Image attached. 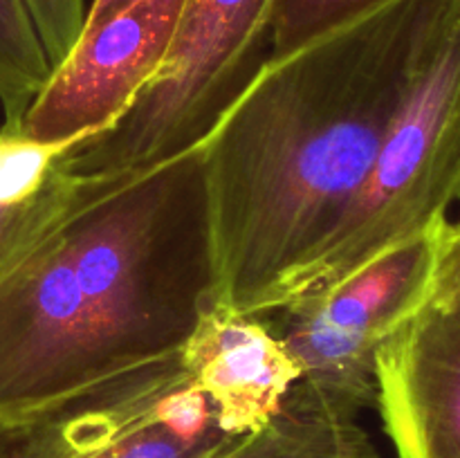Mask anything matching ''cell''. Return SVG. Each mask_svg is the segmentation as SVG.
<instances>
[{
    "instance_id": "9a60e30c",
    "label": "cell",
    "mask_w": 460,
    "mask_h": 458,
    "mask_svg": "<svg viewBox=\"0 0 460 458\" xmlns=\"http://www.w3.org/2000/svg\"><path fill=\"white\" fill-rule=\"evenodd\" d=\"M429 304H460V220L445 223L438 238ZM425 301V304H427Z\"/></svg>"
},
{
    "instance_id": "9c48e42d",
    "label": "cell",
    "mask_w": 460,
    "mask_h": 458,
    "mask_svg": "<svg viewBox=\"0 0 460 458\" xmlns=\"http://www.w3.org/2000/svg\"><path fill=\"white\" fill-rule=\"evenodd\" d=\"M180 357L223 429L234 436H250L268 425L301 380L296 359L259 314L211 308Z\"/></svg>"
},
{
    "instance_id": "8fae6325",
    "label": "cell",
    "mask_w": 460,
    "mask_h": 458,
    "mask_svg": "<svg viewBox=\"0 0 460 458\" xmlns=\"http://www.w3.org/2000/svg\"><path fill=\"white\" fill-rule=\"evenodd\" d=\"M223 458H380L358 411L299 380L277 416Z\"/></svg>"
},
{
    "instance_id": "277c9868",
    "label": "cell",
    "mask_w": 460,
    "mask_h": 458,
    "mask_svg": "<svg viewBox=\"0 0 460 458\" xmlns=\"http://www.w3.org/2000/svg\"><path fill=\"white\" fill-rule=\"evenodd\" d=\"M272 7L184 0L162 66L111 128L67 148V171L126 182L200 148L268 63Z\"/></svg>"
},
{
    "instance_id": "52a82bcc",
    "label": "cell",
    "mask_w": 460,
    "mask_h": 458,
    "mask_svg": "<svg viewBox=\"0 0 460 458\" xmlns=\"http://www.w3.org/2000/svg\"><path fill=\"white\" fill-rule=\"evenodd\" d=\"M182 4L184 0H135L81 31L27 108L18 135L66 144L111 128L164 61Z\"/></svg>"
},
{
    "instance_id": "7c38bea8",
    "label": "cell",
    "mask_w": 460,
    "mask_h": 458,
    "mask_svg": "<svg viewBox=\"0 0 460 458\" xmlns=\"http://www.w3.org/2000/svg\"><path fill=\"white\" fill-rule=\"evenodd\" d=\"M52 75L25 0H0V108L4 133H18L31 106Z\"/></svg>"
},
{
    "instance_id": "6da1fadb",
    "label": "cell",
    "mask_w": 460,
    "mask_h": 458,
    "mask_svg": "<svg viewBox=\"0 0 460 458\" xmlns=\"http://www.w3.org/2000/svg\"><path fill=\"white\" fill-rule=\"evenodd\" d=\"M431 0H386L268 58L202 144L214 308L261 314L362 191L411 79Z\"/></svg>"
},
{
    "instance_id": "7a4b0ae2",
    "label": "cell",
    "mask_w": 460,
    "mask_h": 458,
    "mask_svg": "<svg viewBox=\"0 0 460 458\" xmlns=\"http://www.w3.org/2000/svg\"><path fill=\"white\" fill-rule=\"evenodd\" d=\"M214 296L200 146L108 189L0 278V418L180 353Z\"/></svg>"
},
{
    "instance_id": "8992f818",
    "label": "cell",
    "mask_w": 460,
    "mask_h": 458,
    "mask_svg": "<svg viewBox=\"0 0 460 458\" xmlns=\"http://www.w3.org/2000/svg\"><path fill=\"white\" fill-rule=\"evenodd\" d=\"M445 223L328 290L259 314L296 359L301 380L358 413L376 404L377 350L425 305Z\"/></svg>"
},
{
    "instance_id": "5bb4252c",
    "label": "cell",
    "mask_w": 460,
    "mask_h": 458,
    "mask_svg": "<svg viewBox=\"0 0 460 458\" xmlns=\"http://www.w3.org/2000/svg\"><path fill=\"white\" fill-rule=\"evenodd\" d=\"M25 3L54 70L79 40L88 12L85 0H25Z\"/></svg>"
},
{
    "instance_id": "30bf717a",
    "label": "cell",
    "mask_w": 460,
    "mask_h": 458,
    "mask_svg": "<svg viewBox=\"0 0 460 458\" xmlns=\"http://www.w3.org/2000/svg\"><path fill=\"white\" fill-rule=\"evenodd\" d=\"M0 130V278L34 254L66 220L119 182L76 178L66 151Z\"/></svg>"
},
{
    "instance_id": "5b68a950",
    "label": "cell",
    "mask_w": 460,
    "mask_h": 458,
    "mask_svg": "<svg viewBox=\"0 0 460 458\" xmlns=\"http://www.w3.org/2000/svg\"><path fill=\"white\" fill-rule=\"evenodd\" d=\"M241 438L223 429L180 353L0 418V458H223Z\"/></svg>"
},
{
    "instance_id": "4fadbf2b",
    "label": "cell",
    "mask_w": 460,
    "mask_h": 458,
    "mask_svg": "<svg viewBox=\"0 0 460 458\" xmlns=\"http://www.w3.org/2000/svg\"><path fill=\"white\" fill-rule=\"evenodd\" d=\"M386 0H274L270 58H283Z\"/></svg>"
},
{
    "instance_id": "ba28073f",
    "label": "cell",
    "mask_w": 460,
    "mask_h": 458,
    "mask_svg": "<svg viewBox=\"0 0 460 458\" xmlns=\"http://www.w3.org/2000/svg\"><path fill=\"white\" fill-rule=\"evenodd\" d=\"M376 380L398 458H460V304L413 313L377 350Z\"/></svg>"
},
{
    "instance_id": "3957f363",
    "label": "cell",
    "mask_w": 460,
    "mask_h": 458,
    "mask_svg": "<svg viewBox=\"0 0 460 458\" xmlns=\"http://www.w3.org/2000/svg\"><path fill=\"white\" fill-rule=\"evenodd\" d=\"M458 198L460 0H431L411 79L362 191L326 245L277 287L263 313L328 290L445 223Z\"/></svg>"
},
{
    "instance_id": "2e32d148",
    "label": "cell",
    "mask_w": 460,
    "mask_h": 458,
    "mask_svg": "<svg viewBox=\"0 0 460 458\" xmlns=\"http://www.w3.org/2000/svg\"><path fill=\"white\" fill-rule=\"evenodd\" d=\"M133 3L135 0H93V3L88 4V12H85L84 30H90V27L99 25V22H103L106 18H111L112 13L121 12V9L128 7V4Z\"/></svg>"
}]
</instances>
